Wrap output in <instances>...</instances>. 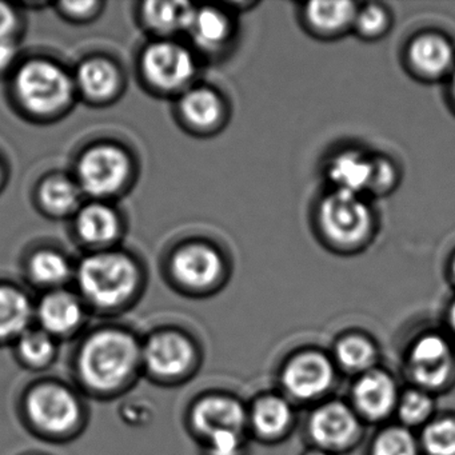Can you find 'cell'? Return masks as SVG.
Segmentation results:
<instances>
[{
  "mask_svg": "<svg viewBox=\"0 0 455 455\" xmlns=\"http://www.w3.org/2000/svg\"><path fill=\"white\" fill-rule=\"evenodd\" d=\"M243 420L242 407L236 402L220 396L204 399L193 412L194 425L207 436L214 435L220 431L239 433Z\"/></svg>",
  "mask_w": 455,
  "mask_h": 455,
  "instance_id": "cell-16",
  "label": "cell"
},
{
  "mask_svg": "<svg viewBox=\"0 0 455 455\" xmlns=\"http://www.w3.org/2000/svg\"><path fill=\"white\" fill-rule=\"evenodd\" d=\"M142 70L151 86L162 92H180L196 76V62L185 47L159 42L148 47L143 54Z\"/></svg>",
  "mask_w": 455,
  "mask_h": 455,
  "instance_id": "cell-6",
  "label": "cell"
},
{
  "mask_svg": "<svg viewBox=\"0 0 455 455\" xmlns=\"http://www.w3.org/2000/svg\"><path fill=\"white\" fill-rule=\"evenodd\" d=\"M196 9L182 2H148L143 18L148 28L161 34L188 30L193 22Z\"/></svg>",
  "mask_w": 455,
  "mask_h": 455,
  "instance_id": "cell-23",
  "label": "cell"
},
{
  "mask_svg": "<svg viewBox=\"0 0 455 455\" xmlns=\"http://www.w3.org/2000/svg\"><path fill=\"white\" fill-rule=\"evenodd\" d=\"M33 306L25 292L12 286H0V339L20 337L28 331Z\"/></svg>",
  "mask_w": 455,
  "mask_h": 455,
  "instance_id": "cell-21",
  "label": "cell"
},
{
  "mask_svg": "<svg viewBox=\"0 0 455 455\" xmlns=\"http://www.w3.org/2000/svg\"><path fill=\"white\" fill-rule=\"evenodd\" d=\"M411 367L420 385L427 387L444 385L454 369V355L449 342L439 335H426L412 350Z\"/></svg>",
  "mask_w": 455,
  "mask_h": 455,
  "instance_id": "cell-9",
  "label": "cell"
},
{
  "mask_svg": "<svg viewBox=\"0 0 455 455\" xmlns=\"http://www.w3.org/2000/svg\"><path fill=\"white\" fill-rule=\"evenodd\" d=\"M191 36L199 46L214 50L222 46L230 38L231 26L228 18L220 10H196L190 28Z\"/></svg>",
  "mask_w": 455,
  "mask_h": 455,
  "instance_id": "cell-24",
  "label": "cell"
},
{
  "mask_svg": "<svg viewBox=\"0 0 455 455\" xmlns=\"http://www.w3.org/2000/svg\"><path fill=\"white\" fill-rule=\"evenodd\" d=\"M374 180L371 191L375 194H385L395 183L396 172L391 162L385 158H375Z\"/></svg>",
  "mask_w": 455,
  "mask_h": 455,
  "instance_id": "cell-34",
  "label": "cell"
},
{
  "mask_svg": "<svg viewBox=\"0 0 455 455\" xmlns=\"http://www.w3.org/2000/svg\"><path fill=\"white\" fill-rule=\"evenodd\" d=\"M310 455H323V454H321V452H313V454H310Z\"/></svg>",
  "mask_w": 455,
  "mask_h": 455,
  "instance_id": "cell-42",
  "label": "cell"
},
{
  "mask_svg": "<svg viewBox=\"0 0 455 455\" xmlns=\"http://www.w3.org/2000/svg\"><path fill=\"white\" fill-rule=\"evenodd\" d=\"M20 356L33 366H44L55 355V343L52 335L44 330H28L20 337L18 343Z\"/></svg>",
  "mask_w": 455,
  "mask_h": 455,
  "instance_id": "cell-27",
  "label": "cell"
},
{
  "mask_svg": "<svg viewBox=\"0 0 455 455\" xmlns=\"http://www.w3.org/2000/svg\"><path fill=\"white\" fill-rule=\"evenodd\" d=\"M410 66L418 76L438 78L443 76L454 60V52L446 39L435 34H426L414 39L409 47Z\"/></svg>",
  "mask_w": 455,
  "mask_h": 455,
  "instance_id": "cell-14",
  "label": "cell"
},
{
  "mask_svg": "<svg viewBox=\"0 0 455 455\" xmlns=\"http://www.w3.org/2000/svg\"><path fill=\"white\" fill-rule=\"evenodd\" d=\"M39 321L50 335H65L78 329L84 319V308L70 292L54 291L42 299Z\"/></svg>",
  "mask_w": 455,
  "mask_h": 455,
  "instance_id": "cell-15",
  "label": "cell"
},
{
  "mask_svg": "<svg viewBox=\"0 0 455 455\" xmlns=\"http://www.w3.org/2000/svg\"><path fill=\"white\" fill-rule=\"evenodd\" d=\"M374 455H415L412 436L401 428L386 431L375 442Z\"/></svg>",
  "mask_w": 455,
  "mask_h": 455,
  "instance_id": "cell-32",
  "label": "cell"
},
{
  "mask_svg": "<svg viewBox=\"0 0 455 455\" xmlns=\"http://www.w3.org/2000/svg\"><path fill=\"white\" fill-rule=\"evenodd\" d=\"M331 378V366L324 356L303 354L287 366L284 385L294 395L310 398L326 390Z\"/></svg>",
  "mask_w": 455,
  "mask_h": 455,
  "instance_id": "cell-12",
  "label": "cell"
},
{
  "mask_svg": "<svg viewBox=\"0 0 455 455\" xmlns=\"http://www.w3.org/2000/svg\"><path fill=\"white\" fill-rule=\"evenodd\" d=\"M142 359L154 374L172 377L190 366L193 347L177 332H161L148 340L142 350Z\"/></svg>",
  "mask_w": 455,
  "mask_h": 455,
  "instance_id": "cell-10",
  "label": "cell"
},
{
  "mask_svg": "<svg viewBox=\"0 0 455 455\" xmlns=\"http://www.w3.org/2000/svg\"><path fill=\"white\" fill-rule=\"evenodd\" d=\"M74 84L65 70L47 60L26 63L15 78V92L31 113L50 116L70 103Z\"/></svg>",
  "mask_w": 455,
  "mask_h": 455,
  "instance_id": "cell-4",
  "label": "cell"
},
{
  "mask_svg": "<svg viewBox=\"0 0 455 455\" xmlns=\"http://www.w3.org/2000/svg\"><path fill=\"white\" fill-rule=\"evenodd\" d=\"M431 410V401L422 393L407 394L401 404V415L407 422H420L427 417Z\"/></svg>",
  "mask_w": 455,
  "mask_h": 455,
  "instance_id": "cell-33",
  "label": "cell"
},
{
  "mask_svg": "<svg viewBox=\"0 0 455 455\" xmlns=\"http://www.w3.org/2000/svg\"><path fill=\"white\" fill-rule=\"evenodd\" d=\"M449 321L450 326H451V329L454 330L455 332V302L452 303L451 308H450Z\"/></svg>",
  "mask_w": 455,
  "mask_h": 455,
  "instance_id": "cell-39",
  "label": "cell"
},
{
  "mask_svg": "<svg viewBox=\"0 0 455 455\" xmlns=\"http://www.w3.org/2000/svg\"><path fill=\"white\" fill-rule=\"evenodd\" d=\"M318 222L324 238L343 250L363 246L372 234L374 217L361 196L331 191L319 204Z\"/></svg>",
  "mask_w": 455,
  "mask_h": 455,
  "instance_id": "cell-3",
  "label": "cell"
},
{
  "mask_svg": "<svg viewBox=\"0 0 455 455\" xmlns=\"http://www.w3.org/2000/svg\"><path fill=\"white\" fill-rule=\"evenodd\" d=\"M356 12L351 2H311L306 4L305 20L314 33L332 36L353 28Z\"/></svg>",
  "mask_w": 455,
  "mask_h": 455,
  "instance_id": "cell-18",
  "label": "cell"
},
{
  "mask_svg": "<svg viewBox=\"0 0 455 455\" xmlns=\"http://www.w3.org/2000/svg\"><path fill=\"white\" fill-rule=\"evenodd\" d=\"M223 270L220 252L202 242L185 244L172 255V274L183 286L190 289L212 287L222 276Z\"/></svg>",
  "mask_w": 455,
  "mask_h": 455,
  "instance_id": "cell-8",
  "label": "cell"
},
{
  "mask_svg": "<svg viewBox=\"0 0 455 455\" xmlns=\"http://www.w3.org/2000/svg\"><path fill=\"white\" fill-rule=\"evenodd\" d=\"M290 420V410L282 399L266 398L255 407L254 422L265 435L281 433Z\"/></svg>",
  "mask_w": 455,
  "mask_h": 455,
  "instance_id": "cell-28",
  "label": "cell"
},
{
  "mask_svg": "<svg viewBox=\"0 0 455 455\" xmlns=\"http://www.w3.org/2000/svg\"><path fill=\"white\" fill-rule=\"evenodd\" d=\"M28 412L34 425L60 434L74 427L81 409L70 390L57 383H44L28 396Z\"/></svg>",
  "mask_w": 455,
  "mask_h": 455,
  "instance_id": "cell-7",
  "label": "cell"
},
{
  "mask_svg": "<svg viewBox=\"0 0 455 455\" xmlns=\"http://www.w3.org/2000/svg\"><path fill=\"white\" fill-rule=\"evenodd\" d=\"M97 6L98 4L95 2H65V4H60V7H62L66 14L76 18L86 17V15L92 14V10Z\"/></svg>",
  "mask_w": 455,
  "mask_h": 455,
  "instance_id": "cell-37",
  "label": "cell"
},
{
  "mask_svg": "<svg viewBox=\"0 0 455 455\" xmlns=\"http://www.w3.org/2000/svg\"><path fill=\"white\" fill-rule=\"evenodd\" d=\"M142 359L137 340L121 330L92 335L79 355V372L90 387L113 390L127 382Z\"/></svg>",
  "mask_w": 455,
  "mask_h": 455,
  "instance_id": "cell-1",
  "label": "cell"
},
{
  "mask_svg": "<svg viewBox=\"0 0 455 455\" xmlns=\"http://www.w3.org/2000/svg\"><path fill=\"white\" fill-rule=\"evenodd\" d=\"M355 401L370 417H382L391 409L395 398L393 380L383 372H370L356 383Z\"/></svg>",
  "mask_w": 455,
  "mask_h": 455,
  "instance_id": "cell-22",
  "label": "cell"
},
{
  "mask_svg": "<svg viewBox=\"0 0 455 455\" xmlns=\"http://www.w3.org/2000/svg\"><path fill=\"white\" fill-rule=\"evenodd\" d=\"M452 274H454L455 276V259L454 262H452Z\"/></svg>",
  "mask_w": 455,
  "mask_h": 455,
  "instance_id": "cell-41",
  "label": "cell"
},
{
  "mask_svg": "<svg viewBox=\"0 0 455 455\" xmlns=\"http://www.w3.org/2000/svg\"><path fill=\"white\" fill-rule=\"evenodd\" d=\"M17 15L9 4L0 2V41H9L17 28Z\"/></svg>",
  "mask_w": 455,
  "mask_h": 455,
  "instance_id": "cell-36",
  "label": "cell"
},
{
  "mask_svg": "<svg viewBox=\"0 0 455 455\" xmlns=\"http://www.w3.org/2000/svg\"><path fill=\"white\" fill-rule=\"evenodd\" d=\"M212 455H236L241 444L238 433L220 431L210 436Z\"/></svg>",
  "mask_w": 455,
  "mask_h": 455,
  "instance_id": "cell-35",
  "label": "cell"
},
{
  "mask_svg": "<svg viewBox=\"0 0 455 455\" xmlns=\"http://www.w3.org/2000/svg\"><path fill=\"white\" fill-rule=\"evenodd\" d=\"M0 177H2V169H0Z\"/></svg>",
  "mask_w": 455,
  "mask_h": 455,
  "instance_id": "cell-43",
  "label": "cell"
},
{
  "mask_svg": "<svg viewBox=\"0 0 455 455\" xmlns=\"http://www.w3.org/2000/svg\"><path fill=\"white\" fill-rule=\"evenodd\" d=\"M452 94H454V98H455V74H454V78H452Z\"/></svg>",
  "mask_w": 455,
  "mask_h": 455,
  "instance_id": "cell-40",
  "label": "cell"
},
{
  "mask_svg": "<svg viewBox=\"0 0 455 455\" xmlns=\"http://www.w3.org/2000/svg\"><path fill=\"white\" fill-rule=\"evenodd\" d=\"M81 188L66 177H52L42 183L39 199L42 206L54 215H68L81 202Z\"/></svg>",
  "mask_w": 455,
  "mask_h": 455,
  "instance_id": "cell-25",
  "label": "cell"
},
{
  "mask_svg": "<svg viewBox=\"0 0 455 455\" xmlns=\"http://www.w3.org/2000/svg\"><path fill=\"white\" fill-rule=\"evenodd\" d=\"M338 359L348 369H363L374 355L371 346L361 338H348L338 346Z\"/></svg>",
  "mask_w": 455,
  "mask_h": 455,
  "instance_id": "cell-31",
  "label": "cell"
},
{
  "mask_svg": "<svg viewBox=\"0 0 455 455\" xmlns=\"http://www.w3.org/2000/svg\"><path fill=\"white\" fill-rule=\"evenodd\" d=\"M180 110L186 124L199 132H212L225 122L226 108L222 98L207 87L186 92L180 100Z\"/></svg>",
  "mask_w": 455,
  "mask_h": 455,
  "instance_id": "cell-13",
  "label": "cell"
},
{
  "mask_svg": "<svg viewBox=\"0 0 455 455\" xmlns=\"http://www.w3.org/2000/svg\"><path fill=\"white\" fill-rule=\"evenodd\" d=\"M311 434L324 446H343L355 433L356 422L347 407L339 403L327 404L314 414Z\"/></svg>",
  "mask_w": 455,
  "mask_h": 455,
  "instance_id": "cell-17",
  "label": "cell"
},
{
  "mask_svg": "<svg viewBox=\"0 0 455 455\" xmlns=\"http://www.w3.org/2000/svg\"><path fill=\"white\" fill-rule=\"evenodd\" d=\"M130 172L132 162L122 148L95 146L79 161V188L92 196H113L126 185Z\"/></svg>",
  "mask_w": 455,
  "mask_h": 455,
  "instance_id": "cell-5",
  "label": "cell"
},
{
  "mask_svg": "<svg viewBox=\"0 0 455 455\" xmlns=\"http://www.w3.org/2000/svg\"><path fill=\"white\" fill-rule=\"evenodd\" d=\"M76 84L90 100L114 97L121 86V76L113 63L105 60H86L76 71Z\"/></svg>",
  "mask_w": 455,
  "mask_h": 455,
  "instance_id": "cell-20",
  "label": "cell"
},
{
  "mask_svg": "<svg viewBox=\"0 0 455 455\" xmlns=\"http://www.w3.org/2000/svg\"><path fill=\"white\" fill-rule=\"evenodd\" d=\"M374 170V158L359 151L348 150L330 161L327 175L334 185V190L362 196L366 191H371Z\"/></svg>",
  "mask_w": 455,
  "mask_h": 455,
  "instance_id": "cell-11",
  "label": "cell"
},
{
  "mask_svg": "<svg viewBox=\"0 0 455 455\" xmlns=\"http://www.w3.org/2000/svg\"><path fill=\"white\" fill-rule=\"evenodd\" d=\"M76 276L84 297L100 308H114L126 302L140 282L134 260L122 252H98L87 257Z\"/></svg>",
  "mask_w": 455,
  "mask_h": 455,
  "instance_id": "cell-2",
  "label": "cell"
},
{
  "mask_svg": "<svg viewBox=\"0 0 455 455\" xmlns=\"http://www.w3.org/2000/svg\"><path fill=\"white\" fill-rule=\"evenodd\" d=\"M31 278L44 286H60L70 278L71 266L60 252L41 250L28 263Z\"/></svg>",
  "mask_w": 455,
  "mask_h": 455,
  "instance_id": "cell-26",
  "label": "cell"
},
{
  "mask_svg": "<svg viewBox=\"0 0 455 455\" xmlns=\"http://www.w3.org/2000/svg\"><path fill=\"white\" fill-rule=\"evenodd\" d=\"M390 20L387 12L378 4H369L358 10L353 28L367 39L378 38L387 31Z\"/></svg>",
  "mask_w": 455,
  "mask_h": 455,
  "instance_id": "cell-30",
  "label": "cell"
},
{
  "mask_svg": "<svg viewBox=\"0 0 455 455\" xmlns=\"http://www.w3.org/2000/svg\"><path fill=\"white\" fill-rule=\"evenodd\" d=\"M121 223L118 215L105 204H89L76 217V231L86 243L105 246L116 241Z\"/></svg>",
  "mask_w": 455,
  "mask_h": 455,
  "instance_id": "cell-19",
  "label": "cell"
},
{
  "mask_svg": "<svg viewBox=\"0 0 455 455\" xmlns=\"http://www.w3.org/2000/svg\"><path fill=\"white\" fill-rule=\"evenodd\" d=\"M423 442L431 455H455V418H442L431 423Z\"/></svg>",
  "mask_w": 455,
  "mask_h": 455,
  "instance_id": "cell-29",
  "label": "cell"
},
{
  "mask_svg": "<svg viewBox=\"0 0 455 455\" xmlns=\"http://www.w3.org/2000/svg\"><path fill=\"white\" fill-rule=\"evenodd\" d=\"M17 57V50L10 41H0V71L6 70Z\"/></svg>",
  "mask_w": 455,
  "mask_h": 455,
  "instance_id": "cell-38",
  "label": "cell"
}]
</instances>
